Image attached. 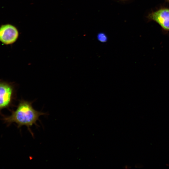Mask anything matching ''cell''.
Here are the masks:
<instances>
[{
    "instance_id": "6",
    "label": "cell",
    "mask_w": 169,
    "mask_h": 169,
    "mask_svg": "<svg viewBox=\"0 0 169 169\" xmlns=\"http://www.w3.org/2000/svg\"><path fill=\"white\" fill-rule=\"evenodd\" d=\"M166 0L169 2V0Z\"/></svg>"
},
{
    "instance_id": "1",
    "label": "cell",
    "mask_w": 169,
    "mask_h": 169,
    "mask_svg": "<svg viewBox=\"0 0 169 169\" xmlns=\"http://www.w3.org/2000/svg\"><path fill=\"white\" fill-rule=\"evenodd\" d=\"M45 114L46 113L34 109L31 102L22 100L16 109L12 112L10 115L4 117L3 120L8 124L16 123L18 128L26 126L33 135L30 127L33 125H36L39 117Z\"/></svg>"
},
{
    "instance_id": "5",
    "label": "cell",
    "mask_w": 169,
    "mask_h": 169,
    "mask_svg": "<svg viewBox=\"0 0 169 169\" xmlns=\"http://www.w3.org/2000/svg\"><path fill=\"white\" fill-rule=\"evenodd\" d=\"M97 38L99 41L102 43L106 42L108 40L106 35L103 33H99L97 35Z\"/></svg>"
},
{
    "instance_id": "2",
    "label": "cell",
    "mask_w": 169,
    "mask_h": 169,
    "mask_svg": "<svg viewBox=\"0 0 169 169\" xmlns=\"http://www.w3.org/2000/svg\"><path fill=\"white\" fill-rule=\"evenodd\" d=\"M148 19L156 22L164 30L169 32V8H163L148 14Z\"/></svg>"
},
{
    "instance_id": "4",
    "label": "cell",
    "mask_w": 169,
    "mask_h": 169,
    "mask_svg": "<svg viewBox=\"0 0 169 169\" xmlns=\"http://www.w3.org/2000/svg\"><path fill=\"white\" fill-rule=\"evenodd\" d=\"M13 88L12 85L0 82V111L10 106L13 98Z\"/></svg>"
},
{
    "instance_id": "3",
    "label": "cell",
    "mask_w": 169,
    "mask_h": 169,
    "mask_svg": "<svg viewBox=\"0 0 169 169\" xmlns=\"http://www.w3.org/2000/svg\"><path fill=\"white\" fill-rule=\"evenodd\" d=\"M18 36V29L12 24H5L0 27V41L4 44H13L16 41Z\"/></svg>"
}]
</instances>
